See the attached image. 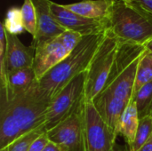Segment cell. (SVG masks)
<instances>
[{
	"mask_svg": "<svg viewBox=\"0 0 152 151\" xmlns=\"http://www.w3.org/2000/svg\"><path fill=\"white\" fill-rule=\"evenodd\" d=\"M151 116H152V108H151Z\"/></svg>",
	"mask_w": 152,
	"mask_h": 151,
	"instance_id": "obj_31",
	"label": "cell"
},
{
	"mask_svg": "<svg viewBox=\"0 0 152 151\" xmlns=\"http://www.w3.org/2000/svg\"><path fill=\"white\" fill-rule=\"evenodd\" d=\"M145 52L143 45L120 42L111 72L102 92L129 103L134 97L138 66Z\"/></svg>",
	"mask_w": 152,
	"mask_h": 151,
	"instance_id": "obj_3",
	"label": "cell"
},
{
	"mask_svg": "<svg viewBox=\"0 0 152 151\" xmlns=\"http://www.w3.org/2000/svg\"><path fill=\"white\" fill-rule=\"evenodd\" d=\"M113 151H129V149H128V146L126 145H119L116 142L115 146H114V149H113Z\"/></svg>",
	"mask_w": 152,
	"mask_h": 151,
	"instance_id": "obj_28",
	"label": "cell"
},
{
	"mask_svg": "<svg viewBox=\"0 0 152 151\" xmlns=\"http://www.w3.org/2000/svg\"><path fill=\"white\" fill-rule=\"evenodd\" d=\"M133 100L136 104L140 119L151 116L152 108V82L145 85L134 93Z\"/></svg>",
	"mask_w": 152,
	"mask_h": 151,
	"instance_id": "obj_17",
	"label": "cell"
},
{
	"mask_svg": "<svg viewBox=\"0 0 152 151\" xmlns=\"http://www.w3.org/2000/svg\"><path fill=\"white\" fill-rule=\"evenodd\" d=\"M108 20L120 42L145 46L152 40V13L134 0H115Z\"/></svg>",
	"mask_w": 152,
	"mask_h": 151,
	"instance_id": "obj_2",
	"label": "cell"
},
{
	"mask_svg": "<svg viewBox=\"0 0 152 151\" xmlns=\"http://www.w3.org/2000/svg\"><path fill=\"white\" fill-rule=\"evenodd\" d=\"M152 13V0H134Z\"/></svg>",
	"mask_w": 152,
	"mask_h": 151,
	"instance_id": "obj_25",
	"label": "cell"
},
{
	"mask_svg": "<svg viewBox=\"0 0 152 151\" xmlns=\"http://www.w3.org/2000/svg\"><path fill=\"white\" fill-rule=\"evenodd\" d=\"M140 124V117L136 104L132 100L126 106L119 124L118 133L123 136L126 145H131L134 139Z\"/></svg>",
	"mask_w": 152,
	"mask_h": 151,
	"instance_id": "obj_16",
	"label": "cell"
},
{
	"mask_svg": "<svg viewBox=\"0 0 152 151\" xmlns=\"http://www.w3.org/2000/svg\"><path fill=\"white\" fill-rule=\"evenodd\" d=\"M86 151H113L117 134L105 124L93 101L85 102Z\"/></svg>",
	"mask_w": 152,
	"mask_h": 151,
	"instance_id": "obj_9",
	"label": "cell"
},
{
	"mask_svg": "<svg viewBox=\"0 0 152 151\" xmlns=\"http://www.w3.org/2000/svg\"><path fill=\"white\" fill-rule=\"evenodd\" d=\"M47 132L45 125L34 129L28 133L23 134L20 138H18L15 142H13L11 145L8 146L9 151H28L31 144L42 134Z\"/></svg>",
	"mask_w": 152,
	"mask_h": 151,
	"instance_id": "obj_21",
	"label": "cell"
},
{
	"mask_svg": "<svg viewBox=\"0 0 152 151\" xmlns=\"http://www.w3.org/2000/svg\"><path fill=\"white\" fill-rule=\"evenodd\" d=\"M0 151H9L8 150V147H6V148H4V149H2V150H0Z\"/></svg>",
	"mask_w": 152,
	"mask_h": 151,
	"instance_id": "obj_30",
	"label": "cell"
},
{
	"mask_svg": "<svg viewBox=\"0 0 152 151\" xmlns=\"http://www.w3.org/2000/svg\"><path fill=\"white\" fill-rule=\"evenodd\" d=\"M37 14V33L33 37L32 45L36 47L37 44L52 40L65 31L54 18L52 10V1L50 0H31Z\"/></svg>",
	"mask_w": 152,
	"mask_h": 151,
	"instance_id": "obj_11",
	"label": "cell"
},
{
	"mask_svg": "<svg viewBox=\"0 0 152 151\" xmlns=\"http://www.w3.org/2000/svg\"><path fill=\"white\" fill-rule=\"evenodd\" d=\"M115 0H83L78 3L63 4L69 11L95 20H108Z\"/></svg>",
	"mask_w": 152,
	"mask_h": 151,
	"instance_id": "obj_15",
	"label": "cell"
},
{
	"mask_svg": "<svg viewBox=\"0 0 152 151\" xmlns=\"http://www.w3.org/2000/svg\"><path fill=\"white\" fill-rule=\"evenodd\" d=\"M139 151H152V136L151 138L147 142V143Z\"/></svg>",
	"mask_w": 152,
	"mask_h": 151,
	"instance_id": "obj_27",
	"label": "cell"
},
{
	"mask_svg": "<svg viewBox=\"0 0 152 151\" xmlns=\"http://www.w3.org/2000/svg\"><path fill=\"white\" fill-rule=\"evenodd\" d=\"M47 133V132H46ZM44 133L41 136H39L30 146L29 150L28 151H43L44 149L49 144V142H51L47 136V134Z\"/></svg>",
	"mask_w": 152,
	"mask_h": 151,
	"instance_id": "obj_24",
	"label": "cell"
},
{
	"mask_svg": "<svg viewBox=\"0 0 152 151\" xmlns=\"http://www.w3.org/2000/svg\"><path fill=\"white\" fill-rule=\"evenodd\" d=\"M86 72L73 78L57 95L49 105L46 112L45 126L47 131L72 115L85 100Z\"/></svg>",
	"mask_w": 152,
	"mask_h": 151,
	"instance_id": "obj_7",
	"label": "cell"
},
{
	"mask_svg": "<svg viewBox=\"0 0 152 151\" xmlns=\"http://www.w3.org/2000/svg\"><path fill=\"white\" fill-rule=\"evenodd\" d=\"M106 31L83 36L74 50L62 61L38 80L39 87L48 97L53 99L73 78L87 70Z\"/></svg>",
	"mask_w": 152,
	"mask_h": 151,
	"instance_id": "obj_1",
	"label": "cell"
},
{
	"mask_svg": "<svg viewBox=\"0 0 152 151\" xmlns=\"http://www.w3.org/2000/svg\"><path fill=\"white\" fill-rule=\"evenodd\" d=\"M6 53V36L5 29L1 23L0 26V79L4 76V60Z\"/></svg>",
	"mask_w": 152,
	"mask_h": 151,
	"instance_id": "obj_23",
	"label": "cell"
},
{
	"mask_svg": "<svg viewBox=\"0 0 152 151\" xmlns=\"http://www.w3.org/2000/svg\"><path fill=\"white\" fill-rule=\"evenodd\" d=\"M6 53L4 60V76L0 81L4 79L6 73L19 69L31 68L34 62L35 48L24 45L16 35L10 34L5 30Z\"/></svg>",
	"mask_w": 152,
	"mask_h": 151,
	"instance_id": "obj_12",
	"label": "cell"
},
{
	"mask_svg": "<svg viewBox=\"0 0 152 151\" xmlns=\"http://www.w3.org/2000/svg\"><path fill=\"white\" fill-rule=\"evenodd\" d=\"M151 82H152V56L145 52L138 66L134 93Z\"/></svg>",
	"mask_w": 152,
	"mask_h": 151,
	"instance_id": "obj_19",
	"label": "cell"
},
{
	"mask_svg": "<svg viewBox=\"0 0 152 151\" xmlns=\"http://www.w3.org/2000/svg\"><path fill=\"white\" fill-rule=\"evenodd\" d=\"M120 41L107 29L105 36L86 71L85 100L94 101L104 90Z\"/></svg>",
	"mask_w": 152,
	"mask_h": 151,
	"instance_id": "obj_5",
	"label": "cell"
},
{
	"mask_svg": "<svg viewBox=\"0 0 152 151\" xmlns=\"http://www.w3.org/2000/svg\"><path fill=\"white\" fill-rule=\"evenodd\" d=\"M151 117H152V116H151Z\"/></svg>",
	"mask_w": 152,
	"mask_h": 151,
	"instance_id": "obj_32",
	"label": "cell"
},
{
	"mask_svg": "<svg viewBox=\"0 0 152 151\" xmlns=\"http://www.w3.org/2000/svg\"><path fill=\"white\" fill-rule=\"evenodd\" d=\"M145 49H146V52L152 56V40L150 41L146 45H145Z\"/></svg>",
	"mask_w": 152,
	"mask_h": 151,
	"instance_id": "obj_29",
	"label": "cell"
},
{
	"mask_svg": "<svg viewBox=\"0 0 152 151\" xmlns=\"http://www.w3.org/2000/svg\"><path fill=\"white\" fill-rule=\"evenodd\" d=\"M24 28L34 37L37 33V14L31 0H24L20 8Z\"/></svg>",
	"mask_w": 152,
	"mask_h": 151,
	"instance_id": "obj_22",
	"label": "cell"
},
{
	"mask_svg": "<svg viewBox=\"0 0 152 151\" xmlns=\"http://www.w3.org/2000/svg\"><path fill=\"white\" fill-rule=\"evenodd\" d=\"M52 12L59 22L66 30L73 31L82 36L99 34L108 29V20H95L78 15L69 9L65 8L63 4L52 3Z\"/></svg>",
	"mask_w": 152,
	"mask_h": 151,
	"instance_id": "obj_10",
	"label": "cell"
},
{
	"mask_svg": "<svg viewBox=\"0 0 152 151\" xmlns=\"http://www.w3.org/2000/svg\"><path fill=\"white\" fill-rule=\"evenodd\" d=\"M51 101L52 99L39 87L38 80L28 91L11 101L0 92V102L4 103L9 109L22 135L45 125Z\"/></svg>",
	"mask_w": 152,
	"mask_h": 151,
	"instance_id": "obj_4",
	"label": "cell"
},
{
	"mask_svg": "<svg viewBox=\"0 0 152 151\" xmlns=\"http://www.w3.org/2000/svg\"><path fill=\"white\" fill-rule=\"evenodd\" d=\"M83 36L67 30L59 36L37 44L35 48L33 69L37 79L42 78L50 69L62 61L77 46Z\"/></svg>",
	"mask_w": 152,
	"mask_h": 151,
	"instance_id": "obj_6",
	"label": "cell"
},
{
	"mask_svg": "<svg viewBox=\"0 0 152 151\" xmlns=\"http://www.w3.org/2000/svg\"><path fill=\"white\" fill-rule=\"evenodd\" d=\"M100 117L110 130L119 135L118 129L122 115L128 105V102L113 96L108 93H101L93 101Z\"/></svg>",
	"mask_w": 152,
	"mask_h": 151,
	"instance_id": "obj_13",
	"label": "cell"
},
{
	"mask_svg": "<svg viewBox=\"0 0 152 151\" xmlns=\"http://www.w3.org/2000/svg\"><path fill=\"white\" fill-rule=\"evenodd\" d=\"M43 151H63L61 150V148L60 147V146H58L56 143H54V142H49V144L44 149V150Z\"/></svg>",
	"mask_w": 152,
	"mask_h": 151,
	"instance_id": "obj_26",
	"label": "cell"
},
{
	"mask_svg": "<svg viewBox=\"0 0 152 151\" xmlns=\"http://www.w3.org/2000/svg\"><path fill=\"white\" fill-rule=\"evenodd\" d=\"M1 82V91L8 101H11L28 91L37 82L33 68H23L6 73Z\"/></svg>",
	"mask_w": 152,
	"mask_h": 151,
	"instance_id": "obj_14",
	"label": "cell"
},
{
	"mask_svg": "<svg viewBox=\"0 0 152 151\" xmlns=\"http://www.w3.org/2000/svg\"><path fill=\"white\" fill-rule=\"evenodd\" d=\"M2 23L6 32L12 35L18 36L25 30L22 21L21 11L18 7H11L7 11L5 18Z\"/></svg>",
	"mask_w": 152,
	"mask_h": 151,
	"instance_id": "obj_20",
	"label": "cell"
},
{
	"mask_svg": "<svg viewBox=\"0 0 152 151\" xmlns=\"http://www.w3.org/2000/svg\"><path fill=\"white\" fill-rule=\"evenodd\" d=\"M85 102L72 115L46 133L49 140L63 151H86Z\"/></svg>",
	"mask_w": 152,
	"mask_h": 151,
	"instance_id": "obj_8",
	"label": "cell"
},
{
	"mask_svg": "<svg viewBox=\"0 0 152 151\" xmlns=\"http://www.w3.org/2000/svg\"><path fill=\"white\" fill-rule=\"evenodd\" d=\"M152 117L148 116L140 119L139 127L134 142L128 146L129 151H139L151 138Z\"/></svg>",
	"mask_w": 152,
	"mask_h": 151,
	"instance_id": "obj_18",
	"label": "cell"
}]
</instances>
